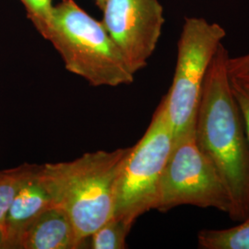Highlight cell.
Listing matches in <instances>:
<instances>
[{
  "instance_id": "1",
  "label": "cell",
  "mask_w": 249,
  "mask_h": 249,
  "mask_svg": "<svg viewBox=\"0 0 249 249\" xmlns=\"http://www.w3.org/2000/svg\"><path fill=\"white\" fill-rule=\"evenodd\" d=\"M228 50L219 45L205 77L195 140L231 198L233 221L249 217V143L227 71Z\"/></svg>"
},
{
  "instance_id": "2",
  "label": "cell",
  "mask_w": 249,
  "mask_h": 249,
  "mask_svg": "<svg viewBox=\"0 0 249 249\" xmlns=\"http://www.w3.org/2000/svg\"><path fill=\"white\" fill-rule=\"evenodd\" d=\"M129 151H93L71 161L42 164L55 203L73 224L77 249L113 217L117 178Z\"/></svg>"
},
{
  "instance_id": "3",
  "label": "cell",
  "mask_w": 249,
  "mask_h": 249,
  "mask_svg": "<svg viewBox=\"0 0 249 249\" xmlns=\"http://www.w3.org/2000/svg\"><path fill=\"white\" fill-rule=\"evenodd\" d=\"M62 57L66 69L90 85L117 87L132 83L134 75L102 22L74 0L53 6L43 36Z\"/></svg>"
},
{
  "instance_id": "4",
  "label": "cell",
  "mask_w": 249,
  "mask_h": 249,
  "mask_svg": "<svg viewBox=\"0 0 249 249\" xmlns=\"http://www.w3.org/2000/svg\"><path fill=\"white\" fill-rule=\"evenodd\" d=\"M174 145L163 99L142 138L130 147L116 183L113 217L132 226L142 214L155 210L160 179Z\"/></svg>"
},
{
  "instance_id": "5",
  "label": "cell",
  "mask_w": 249,
  "mask_h": 249,
  "mask_svg": "<svg viewBox=\"0 0 249 249\" xmlns=\"http://www.w3.org/2000/svg\"><path fill=\"white\" fill-rule=\"evenodd\" d=\"M226 32L218 23L186 18L178 41L173 82L163 97L174 141L195 126L208 69Z\"/></svg>"
},
{
  "instance_id": "6",
  "label": "cell",
  "mask_w": 249,
  "mask_h": 249,
  "mask_svg": "<svg viewBox=\"0 0 249 249\" xmlns=\"http://www.w3.org/2000/svg\"><path fill=\"white\" fill-rule=\"evenodd\" d=\"M180 205L214 208L230 217L232 213L231 198L222 178L196 145L195 126L174 141L155 210L167 212Z\"/></svg>"
},
{
  "instance_id": "7",
  "label": "cell",
  "mask_w": 249,
  "mask_h": 249,
  "mask_svg": "<svg viewBox=\"0 0 249 249\" xmlns=\"http://www.w3.org/2000/svg\"><path fill=\"white\" fill-rule=\"evenodd\" d=\"M103 25L134 75L156 49L164 24L160 0H107Z\"/></svg>"
},
{
  "instance_id": "8",
  "label": "cell",
  "mask_w": 249,
  "mask_h": 249,
  "mask_svg": "<svg viewBox=\"0 0 249 249\" xmlns=\"http://www.w3.org/2000/svg\"><path fill=\"white\" fill-rule=\"evenodd\" d=\"M53 206L57 205L42 173V165L36 164L14 196L3 223L6 249H15L18 235L27 224Z\"/></svg>"
},
{
  "instance_id": "9",
  "label": "cell",
  "mask_w": 249,
  "mask_h": 249,
  "mask_svg": "<svg viewBox=\"0 0 249 249\" xmlns=\"http://www.w3.org/2000/svg\"><path fill=\"white\" fill-rule=\"evenodd\" d=\"M74 227L67 213L53 206L37 215L18 235L15 249H76Z\"/></svg>"
},
{
  "instance_id": "10",
  "label": "cell",
  "mask_w": 249,
  "mask_h": 249,
  "mask_svg": "<svg viewBox=\"0 0 249 249\" xmlns=\"http://www.w3.org/2000/svg\"><path fill=\"white\" fill-rule=\"evenodd\" d=\"M197 244L203 249H249V217L231 228L199 231Z\"/></svg>"
},
{
  "instance_id": "11",
  "label": "cell",
  "mask_w": 249,
  "mask_h": 249,
  "mask_svg": "<svg viewBox=\"0 0 249 249\" xmlns=\"http://www.w3.org/2000/svg\"><path fill=\"white\" fill-rule=\"evenodd\" d=\"M131 227L123 221L112 217L83 241L80 249L83 246H88L86 248L91 249H125V238Z\"/></svg>"
},
{
  "instance_id": "12",
  "label": "cell",
  "mask_w": 249,
  "mask_h": 249,
  "mask_svg": "<svg viewBox=\"0 0 249 249\" xmlns=\"http://www.w3.org/2000/svg\"><path fill=\"white\" fill-rule=\"evenodd\" d=\"M36 164L23 163L11 169L0 171V225H3L12 200Z\"/></svg>"
},
{
  "instance_id": "13",
  "label": "cell",
  "mask_w": 249,
  "mask_h": 249,
  "mask_svg": "<svg viewBox=\"0 0 249 249\" xmlns=\"http://www.w3.org/2000/svg\"><path fill=\"white\" fill-rule=\"evenodd\" d=\"M36 30L45 36L53 15V0H20Z\"/></svg>"
},
{
  "instance_id": "14",
  "label": "cell",
  "mask_w": 249,
  "mask_h": 249,
  "mask_svg": "<svg viewBox=\"0 0 249 249\" xmlns=\"http://www.w3.org/2000/svg\"><path fill=\"white\" fill-rule=\"evenodd\" d=\"M231 91L240 109L249 143V83L230 78Z\"/></svg>"
},
{
  "instance_id": "15",
  "label": "cell",
  "mask_w": 249,
  "mask_h": 249,
  "mask_svg": "<svg viewBox=\"0 0 249 249\" xmlns=\"http://www.w3.org/2000/svg\"><path fill=\"white\" fill-rule=\"evenodd\" d=\"M227 71L230 78L249 83V53L233 58L229 56Z\"/></svg>"
},
{
  "instance_id": "16",
  "label": "cell",
  "mask_w": 249,
  "mask_h": 249,
  "mask_svg": "<svg viewBox=\"0 0 249 249\" xmlns=\"http://www.w3.org/2000/svg\"><path fill=\"white\" fill-rule=\"evenodd\" d=\"M0 249H6V235L3 225H0Z\"/></svg>"
},
{
  "instance_id": "17",
  "label": "cell",
  "mask_w": 249,
  "mask_h": 249,
  "mask_svg": "<svg viewBox=\"0 0 249 249\" xmlns=\"http://www.w3.org/2000/svg\"><path fill=\"white\" fill-rule=\"evenodd\" d=\"M106 1H107V0H96V2H97V4H98L99 7H100V8H102V9H103V7H104V5H105Z\"/></svg>"
}]
</instances>
